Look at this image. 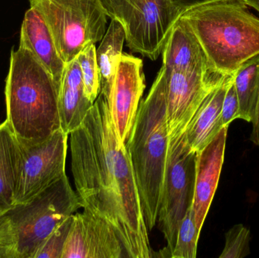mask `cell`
I'll use <instances>...</instances> for the list:
<instances>
[{
    "mask_svg": "<svg viewBox=\"0 0 259 258\" xmlns=\"http://www.w3.org/2000/svg\"><path fill=\"white\" fill-rule=\"evenodd\" d=\"M71 171L82 209L109 223L127 257H155L125 144L100 92L80 127L70 133Z\"/></svg>",
    "mask_w": 259,
    "mask_h": 258,
    "instance_id": "cell-1",
    "label": "cell"
},
{
    "mask_svg": "<svg viewBox=\"0 0 259 258\" xmlns=\"http://www.w3.org/2000/svg\"><path fill=\"white\" fill-rule=\"evenodd\" d=\"M167 86V75L161 67L149 94L140 102L125 143L149 231L158 221L164 189L168 146Z\"/></svg>",
    "mask_w": 259,
    "mask_h": 258,
    "instance_id": "cell-2",
    "label": "cell"
},
{
    "mask_svg": "<svg viewBox=\"0 0 259 258\" xmlns=\"http://www.w3.org/2000/svg\"><path fill=\"white\" fill-rule=\"evenodd\" d=\"M5 97L6 121L18 142H44L62 129L59 87L51 74L24 47L11 51Z\"/></svg>",
    "mask_w": 259,
    "mask_h": 258,
    "instance_id": "cell-3",
    "label": "cell"
},
{
    "mask_svg": "<svg viewBox=\"0 0 259 258\" xmlns=\"http://www.w3.org/2000/svg\"><path fill=\"white\" fill-rule=\"evenodd\" d=\"M180 17L193 29L214 74L233 75L259 55V18L243 0H208Z\"/></svg>",
    "mask_w": 259,
    "mask_h": 258,
    "instance_id": "cell-4",
    "label": "cell"
},
{
    "mask_svg": "<svg viewBox=\"0 0 259 258\" xmlns=\"http://www.w3.org/2000/svg\"><path fill=\"white\" fill-rule=\"evenodd\" d=\"M82 209L66 174L0 215V258H34L46 239Z\"/></svg>",
    "mask_w": 259,
    "mask_h": 258,
    "instance_id": "cell-5",
    "label": "cell"
},
{
    "mask_svg": "<svg viewBox=\"0 0 259 258\" xmlns=\"http://www.w3.org/2000/svg\"><path fill=\"white\" fill-rule=\"evenodd\" d=\"M42 15L65 64L106 33V12L99 0H29Z\"/></svg>",
    "mask_w": 259,
    "mask_h": 258,
    "instance_id": "cell-6",
    "label": "cell"
},
{
    "mask_svg": "<svg viewBox=\"0 0 259 258\" xmlns=\"http://www.w3.org/2000/svg\"><path fill=\"white\" fill-rule=\"evenodd\" d=\"M106 15L122 24L127 46L158 59L181 11L171 0H99Z\"/></svg>",
    "mask_w": 259,
    "mask_h": 258,
    "instance_id": "cell-7",
    "label": "cell"
},
{
    "mask_svg": "<svg viewBox=\"0 0 259 258\" xmlns=\"http://www.w3.org/2000/svg\"><path fill=\"white\" fill-rule=\"evenodd\" d=\"M196 156L190 151L184 135L168 139L164 189L158 221L167 246L161 257H170L178 230L187 212L192 208L196 178Z\"/></svg>",
    "mask_w": 259,
    "mask_h": 258,
    "instance_id": "cell-8",
    "label": "cell"
},
{
    "mask_svg": "<svg viewBox=\"0 0 259 258\" xmlns=\"http://www.w3.org/2000/svg\"><path fill=\"white\" fill-rule=\"evenodd\" d=\"M68 136L60 129L44 142H19L21 157L15 204L28 201L66 174Z\"/></svg>",
    "mask_w": 259,
    "mask_h": 258,
    "instance_id": "cell-9",
    "label": "cell"
},
{
    "mask_svg": "<svg viewBox=\"0 0 259 258\" xmlns=\"http://www.w3.org/2000/svg\"><path fill=\"white\" fill-rule=\"evenodd\" d=\"M164 68L167 75V128L168 139L185 133L196 111L208 94L222 80L213 73L175 71Z\"/></svg>",
    "mask_w": 259,
    "mask_h": 258,
    "instance_id": "cell-10",
    "label": "cell"
},
{
    "mask_svg": "<svg viewBox=\"0 0 259 258\" xmlns=\"http://www.w3.org/2000/svg\"><path fill=\"white\" fill-rule=\"evenodd\" d=\"M125 257L122 243L109 223L88 211L73 215L62 258Z\"/></svg>",
    "mask_w": 259,
    "mask_h": 258,
    "instance_id": "cell-11",
    "label": "cell"
},
{
    "mask_svg": "<svg viewBox=\"0 0 259 258\" xmlns=\"http://www.w3.org/2000/svg\"><path fill=\"white\" fill-rule=\"evenodd\" d=\"M145 86L143 61L123 54L109 96L111 115L123 144L128 139Z\"/></svg>",
    "mask_w": 259,
    "mask_h": 258,
    "instance_id": "cell-12",
    "label": "cell"
},
{
    "mask_svg": "<svg viewBox=\"0 0 259 258\" xmlns=\"http://www.w3.org/2000/svg\"><path fill=\"white\" fill-rule=\"evenodd\" d=\"M228 127L222 128L196 156L194 195L191 209L199 231L202 230L217 190L225 160Z\"/></svg>",
    "mask_w": 259,
    "mask_h": 258,
    "instance_id": "cell-13",
    "label": "cell"
},
{
    "mask_svg": "<svg viewBox=\"0 0 259 258\" xmlns=\"http://www.w3.org/2000/svg\"><path fill=\"white\" fill-rule=\"evenodd\" d=\"M162 58V67L167 70L214 74L193 29L181 17L174 24L164 43Z\"/></svg>",
    "mask_w": 259,
    "mask_h": 258,
    "instance_id": "cell-14",
    "label": "cell"
},
{
    "mask_svg": "<svg viewBox=\"0 0 259 258\" xmlns=\"http://www.w3.org/2000/svg\"><path fill=\"white\" fill-rule=\"evenodd\" d=\"M19 46L27 48L51 74L59 89L65 63L61 59L47 23L39 12L30 7L21 27Z\"/></svg>",
    "mask_w": 259,
    "mask_h": 258,
    "instance_id": "cell-15",
    "label": "cell"
},
{
    "mask_svg": "<svg viewBox=\"0 0 259 258\" xmlns=\"http://www.w3.org/2000/svg\"><path fill=\"white\" fill-rule=\"evenodd\" d=\"M234 74L225 77L208 94L184 133L190 151H202L224 128L222 109L225 93Z\"/></svg>",
    "mask_w": 259,
    "mask_h": 258,
    "instance_id": "cell-16",
    "label": "cell"
},
{
    "mask_svg": "<svg viewBox=\"0 0 259 258\" xmlns=\"http://www.w3.org/2000/svg\"><path fill=\"white\" fill-rule=\"evenodd\" d=\"M94 103L85 92L81 69L77 58L65 64L59 89L62 129L68 135L80 127Z\"/></svg>",
    "mask_w": 259,
    "mask_h": 258,
    "instance_id": "cell-17",
    "label": "cell"
},
{
    "mask_svg": "<svg viewBox=\"0 0 259 258\" xmlns=\"http://www.w3.org/2000/svg\"><path fill=\"white\" fill-rule=\"evenodd\" d=\"M20 157L19 142L6 120L0 124V215L15 204Z\"/></svg>",
    "mask_w": 259,
    "mask_h": 258,
    "instance_id": "cell-18",
    "label": "cell"
},
{
    "mask_svg": "<svg viewBox=\"0 0 259 258\" xmlns=\"http://www.w3.org/2000/svg\"><path fill=\"white\" fill-rule=\"evenodd\" d=\"M125 32L122 24L112 19L101 44L97 49V60L100 71V92L109 95L118 63L123 55Z\"/></svg>",
    "mask_w": 259,
    "mask_h": 258,
    "instance_id": "cell-19",
    "label": "cell"
},
{
    "mask_svg": "<svg viewBox=\"0 0 259 258\" xmlns=\"http://www.w3.org/2000/svg\"><path fill=\"white\" fill-rule=\"evenodd\" d=\"M234 83L240 103V118L252 123L259 95V55L240 65L234 74Z\"/></svg>",
    "mask_w": 259,
    "mask_h": 258,
    "instance_id": "cell-20",
    "label": "cell"
},
{
    "mask_svg": "<svg viewBox=\"0 0 259 258\" xmlns=\"http://www.w3.org/2000/svg\"><path fill=\"white\" fill-rule=\"evenodd\" d=\"M77 59L81 69L87 96L91 102L94 103L101 89L95 44L91 43L85 47L79 53Z\"/></svg>",
    "mask_w": 259,
    "mask_h": 258,
    "instance_id": "cell-21",
    "label": "cell"
},
{
    "mask_svg": "<svg viewBox=\"0 0 259 258\" xmlns=\"http://www.w3.org/2000/svg\"><path fill=\"white\" fill-rule=\"evenodd\" d=\"M200 231L195 222L192 209L186 214L178 230V237L170 257L195 258Z\"/></svg>",
    "mask_w": 259,
    "mask_h": 258,
    "instance_id": "cell-22",
    "label": "cell"
},
{
    "mask_svg": "<svg viewBox=\"0 0 259 258\" xmlns=\"http://www.w3.org/2000/svg\"><path fill=\"white\" fill-rule=\"evenodd\" d=\"M250 230L237 224L225 233V245L220 258H242L250 254Z\"/></svg>",
    "mask_w": 259,
    "mask_h": 258,
    "instance_id": "cell-23",
    "label": "cell"
},
{
    "mask_svg": "<svg viewBox=\"0 0 259 258\" xmlns=\"http://www.w3.org/2000/svg\"><path fill=\"white\" fill-rule=\"evenodd\" d=\"M72 222L73 215L55 229L46 239L34 258H62Z\"/></svg>",
    "mask_w": 259,
    "mask_h": 258,
    "instance_id": "cell-24",
    "label": "cell"
},
{
    "mask_svg": "<svg viewBox=\"0 0 259 258\" xmlns=\"http://www.w3.org/2000/svg\"><path fill=\"white\" fill-rule=\"evenodd\" d=\"M240 118V103L234 83V77L225 93L222 109V121L224 127H229L231 123Z\"/></svg>",
    "mask_w": 259,
    "mask_h": 258,
    "instance_id": "cell-25",
    "label": "cell"
},
{
    "mask_svg": "<svg viewBox=\"0 0 259 258\" xmlns=\"http://www.w3.org/2000/svg\"><path fill=\"white\" fill-rule=\"evenodd\" d=\"M252 123V130L250 135V140L254 145L259 146V95L255 109V118Z\"/></svg>",
    "mask_w": 259,
    "mask_h": 258,
    "instance_id": "cell-26",
    "label": "cell"
},
{
    "mask_svg": "<svg viewBox=\"0 0 259 258\" xmlns=\"http://www.w3.org/2000/svg\"><path fill=\"white\" fill-rule=\"evenodd\" d=\"M208 1V0H171L175 6L178 8L182 12L184 9L194 6V5L199 4V3H203V2Z\"/></svg>",
    "mask_w": 259,
    "mask_h": 258,
    "instance_id": "cell-27",
    "label": "cell"
},
{
    "mask_svg": "<svg viewBox=\"0 0 259 258\" xmlns=\"http://www.w3.org/2000/svg\"><path fill=\"white\" fill-rule=\"evenodd\" d=\"M247 6L255 9L259 13V0H243Z\"/></svg>",
    "mask_w": 259,
    "mask_h": 258,
    "instance_id": "cell-28",
    "label": "cell"
}]
</instances>
